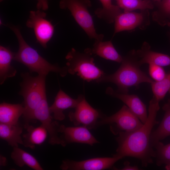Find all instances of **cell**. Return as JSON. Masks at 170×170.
<instances>
[{"mask_svg":"<svg viewBox=\"0 0 170 170\" xmlns=\"http://www.w3.org/2000/svg\"><path fill=\"white\" fill-rule=\"evenodd\" d=\"M159 102L153 96L149 102L146 122L136 131L129 133H121L116 138L118 146L114 155L122 158L125 156L136 158L141 161L142 167L153 163L155 150L150 145V137L153 128L159 122L156 120L160 109Z\"/></svg>","mask_w":170,"mask_h":170,"instance_id":"6da1fadb","label":"cell"},{"mask_svg":"<svg viewBox=\"0 0 170 170\" xmlns=\"http://www.w3.org/2000/svg\"><path fill=\"white\" fill-rule=\"evenodd\" d=\"M138 59L136 51L132 50L122 57L121 65L115 73L110 75L105 73L95 82L114 83L117 87L116 91L124 94L128 93L130 88H138L141 83H151L154 81L141 70Z\"/></svg>","mask_w":170,"mask_h":170,"instance_id":"7a4b0ae2","label":"cell"},{"mask_svg":"<svg viewBox=\"0 0 170 170\" xmlns=\"http://www.w3.org/2000/svg\"><path fill=\"white\" fill-rule=\"evenodd\" d=\"M14 33L19 43V49L15 53L13 60L26 66L31 73L36 72L38 75L47 76L50 72L59 74L62 77L68 73L66 66L61 67L57 64H51L41 56L25 41L19 28L13 25H8Z\"/></svg>","mask_w":170,"mask_h":170,"instance_id":"3957f363","label":"cell"},{"mask_svg":"<svg viewBox=\"0 0 170 170\" xmlns=\"http://www.w3.org/2000/svg\"><path fill=\"white\" fill-rule=\"evenodd\" d=\"M22 81L20 84L19 93L24 99L25 110L23 115L26 124L31 121L33 110L46 96L45 88L46 76L38 75L33 76L28 72L21 74Z\"/></svg>","mask_w":170,"mask_h":170,"instance_id":"277c9868","label":"cell"},{"mask_svg":"<svg viewBox=\"0 0 170 170\" xmlns=\"http://www.w3.org/2000/svg\"><path fill=\"white\" fill-rule=\"evenodd\" d=\"M90 48L81 52L72 48L65 56L68 72L72 75L76 74L88 82L99 78L105 73L96 66Z\"/></svg>","mask_w":170,"mask_h":170,"instance_id":"5b68a950","label":"cell"},{"mask_svg":"<svg viewBox=\"0 0 170 170\" xmlns=\"http://www.w3.org/2000/svg\"><path fill=\"white\" fill-rule=\"evenodd\" d=\"M91 6L90 0H60L59 2L60 8L70 11L76 22L89 38L102 41L104 35L96 32L93 18L88 10Z\"/></svg>","mask_w":170,"mask_h":170,"instance_id":"8992f818","label":"cell"},{"mask_svg":"<svg viewBox=\"0 0 170 170\" xmlns=\"http://www.w3.org/2000/svg\"><path fill=\"white\" fill-rule=\"evenodd\" d=\"M143 124L128 107L124 104L114 114L109 116L104 114L97 123V128L104 125H109L112 133L117 135L121 133H132L139 128Z\"/></svg>","mask_w":170,"mask_h":170,"instance_id":"52a82bcc","label":"cell"},{"mask_svg":"<svg viewBox=\"0 0 170 170\" xmlns=\"http://www.w3.org/2000/svg\"><path fill=\"white\" fill-rule=\"evenodd\" d=\"M54 119L49 110L47 97L45 96L33 110L31 120L39 121L47 130L49 136L48 143L51 145H61L62 142L60 138L64 125H60Z\"/></svg>","mask_w":170,"mask_h":170,"instance_id":"ba28073f","label":"cell"},{"mask_svg":"<svg viewBox=\"0 0 170 170\" xmlns=\"http://www.w3.org/2000/svg\"><path fill=\"white\" fill-rule=\"evenodd\" d=\"M46 13L41 10L31 11L26 23L27 27L33 30L37 42L44 48L47 47V43L54 32V26L46 19Z\"/></svg>","mask_w":170,"mask_h":170,"instance_id":"9c48e42d","label":"cell"},{"mask_svg":"<svg viewBox=\"0 0 170 170\" xmlns=\"http://www.w3.org/2000/svg\"><path fill=\"white\" fill-rule=\"evenodd\" d=\"M75 109L74 112L71 111L68 114L70 120L75 126L82 125L89 129L97 128V123L104 115L92 107L85 97Z\"/></svg>","mask_w":170,"mask_h":170,"instance_id":"30bf717a","label":"cell"},{"mask_svg":"<svg viewBox=\"0 0 170 170\" xmlns=\"http://www.w3.org/2000/svg\"><path fill=\"white\" fill-rule=\"evenodd\" d=\"M122 159L113 155L112 157H97L82 161L66 159L62 161L60 168L62 170H101L111 168Z\"/></svg>","mask_w":170,"mask_h":170,"instance_id":"8fae6325","label":"cell"},{"mask_svg":"<svg viewBox=\"0 0 170 170\" xmlns=\"http://www.w3.org/2000/svg\"><path fill=\"white\" fill-rule=\"evenodd\" d=\"M115 22L114 35L119 32L137 27L144 29L150 24L149 13L147 10L138 13L124 12L116 17Z\"/></svg>","mask_w":170,"mask_h":170,"instance_id":"7c38bea8","label":"cell"},{"mask_svg":"<svg viewBox=\"0 0 170 170\" xmlns=\"http://www.w3.org/2000/svg\"><path fill=\"white\" fill-rule=\"evenodd\" d=\"M60 138L62 146L65 147L71 143H79L93 146L99 143L86 127L76 126L74 127H66L63 128Z\"/></svg>","mask_w":170,"mask_h":170,"instance_id":"4fadbf2b","label":"cell"},{"mask_svg":"<svg viewBox=\"0 0 170 170\" xmlns=\"http://www.w3.org/2000/svg\"><path fill=\"white\" fill-rule=\"evenodd\" d=\"M105 93L123 102L143 123L146 122L148 118L146 106L138 96L118 93L109 87L106 89Z\"/></svg>","mask_w":170,"mask_h":170,"instance_id":"5bb4252c","label":"cell"},{"mask_svg":"<svg viewBox=\"0 0 170 170\" xmlns=\"http://www.w3.org/2000/svg\"><path fill=\"white\" fill-rule=\"evenodd\" d=\"M84 97L82 95H80L77 99H73L60 88L54 103L49 107L50 113L53 114L54 119L59 121L64 120L65 116L63 111L68 108H75Z\"/></svg>","mask_w":170,"mask_h":170,"instance_id":"9a60e30c","label":"cell"},{"mask_svg":"<svg viewBox=\"0 0 170 170\" xmlns=\"http://www.w3.org/2000/svg\"><path fill=\"white\" fill-rule=\"evenodd\" d=\"M150 47L145 42L140 49L136 51L139 58V62L141 65L145 64H152L162 66L170 65V57L167 55L154 52L150 50Z\"/></svg>","mask_w":170,"mask_h":170,"instance_id":"2e32d148","label":"cell"},{"mask_svg":"<svg viewBox=\"0 0 170 170\" xmlns=\"http://www.w3.org/2000/svg\"><path fill=\"white\" fill-rule=\"evenodd\" d=\"M26 132L22 135L23 145L26 147L34 149L36 145L42 144L46 139L48 132L42 125L34 127L29 124H25Z\"/></svg>","mask_w":170,"mask_h":170,"instance_id":"e0dca14e","label":"cell"},{"mask_svg":"<svg viewBox=\"0 0 170 170\" xmlns=\"http://www.w3.org/2000/svg\"><path fill=\"white\" fill-rule=\"evenodd\" d=\"M23 127L19 123L16 124H7L0 123V138L6 141L8 144L12 147H19V144H23L21 134Z\"/></svg>","mask_w":170,"mask_h":170,"instance_id":"ac0fdd59","label":"cell"},{"mask_svg":"<svg viewBox=\"0 0 170 170\" xmlns=\"http://www.w3.org/2000/svg\"><path fill=\"white\" fill-rule=\"evenodd\" d=\"M25 110L23 104H11L3 102L0 104V123L10 124L19 123L20 117Z\"/></svg>","mask_w":170,"mask_h":170,"instance_id":"d6986e66","label":"cell"},{"mask_svg":"<svg viewBox=\"0 0 170 170\" xmlns=\"http://www.w3.org/2000/svg\"><path fill=\"white\" fill-rule=\"evenodd\" d=\"M15 53L8 47L0 46V83L3 84L8 78L14 76L16 70L11 65Z\"/></svg>","mask_w":170,"mask_h":170,"instance_id":"ffe728a7","label":"cell"},{"mask_svg":"<svg viewBox=\"0 0 170 170\" xmlns=\"http://www.w3.org/2000/svg\"><path fill=\"white\" fill-rule=\"evenodd\" d=\"M90 51L92 54L98 55L106 60L121 63L122 56L116 51L111 41L103 42L95 40Z\"/></svg>","mask_w":170,"mask_h":170,"instance_id":"44dd1931","label":"cell"},{"mask_svg":"<svg viewBox=\"0 0 170 170\" xmlns=\"http://www.w3.org/2000/svg\"><path fill=\"white\" fill-rule=\"evenodd\" d=\"M165 113L163 119L157 128L152 132L150 137L151 146H154L161 140L170 136V99L163 106Z\"/></svg>","mask_w":170,"mask_h":170,"instance_id":"7402d4cb","label":"cell"},{"mask_svg":"<svg viewBox=\"0 0 170 170\" xmlns=\"http://www.w3.org/2000/svg\"><path fill=\"white\" fill-rule=\"evenodd\" d=\"M13 148L10 156L14 164L17 166L22 167L26 165L35 170H43L33 156L19 147Z\"/></svg>","mask_w":170,"mask_h":170,"instance_id":"603a6c76","label":"cell"},{"mask_svg":"<svg viewBox=\"0 0 170 170\" xmlns=\"http://www.w3.org/2000/svg\"><path fill=\"white\" fill-rule=\"evenodd\" d=\"M102 7L97 8L94 11L97 16L108 24L115 21L116 17L121 13L120 8L112 4L111 0H99Z\"/></svg>","mask_w":170,"mask_h":170,"instance_id":"cb8c5ba5","label":"cell"},{"mask_svg":"<svg viewBox=\"0 0 170 170\" xmlns=\"http://www.w3.org/2000/svg\"><path fill=\"white\" fill-rule=\"evenodd\" d=\"M118 6L124 12H130L139 9L145 10L152 9L154 5L150 0H116Z\"/></svg>","mask_w":170,"mask_h":170,"instance_id":"d4e9b609","label":"cell"},{"mask_svg":"<svg viewBox=\"0 0 170 170\" xmlns=\"http://www.w3.org/2000/svg\"><path fill=\"white\" fill-rule=\"evenodd\" d=\"M153 96L159 102L163 99L170 90V72L162 80L150 84Z\"/></svg>","mask_w":170,"mask_h":170,"instance_id":"484cf974","label":"cell"},{"mask_svg":"<svg viewBox=\"0 0 170 170\" xmlns=\"http://www.w3.org/2000/svg\"><path fill=\"white\" fill-rule=\"evenodd\" d=\"M156 150V164L159 166L170 164V143L164 145L160 141L153 147Z\"/></svg>","mask_w":170,"mask_h":170,"instance_id":"4316f807","label":"cell"},{"mask_svg":"<svg viewBox=\"0 0 170 170\" xmlns=\"http://www.w3.org/2000/svg\"><path fill=\"white\" fill-rule=\"evenodd\" d=\"M159 3V10L152 14L153 19L157 22L163 15L170 16V0H162Z\"/></svg>","mask_w":170,"mask_h":170,"instance_id":"83f0119b","label":"cell"},{"mask_svg":"<svg viewBox=\"0 0 170 170\" xmlns=\"http://www.w3.org/2000/svg\"><path fill=\"white\" fill-rule=\"evenodd\" d=\"M149 72L150 77L156 82L162 80L166 75L162 66L155 64H149Z\"/></svg>","mask_w":170,"mask_h":170,"instance_id":"f1b7e54d","label":"cell"},{"mask_svg":"<svg viewBox=\"0 0 170 170\" xmlns=\"http://www.w3.org/2000/svg\"><path fill=\"white\" fill-rule=\"evenodd\" d=\"M36 7L37 9L45 11L48 8V0H37Z\"/></svg>","mask_w":170,"mask_h":170,"instance_id":"f546056e","label":"cell"},{"mask_svg":"<svg viewBox=\"0 0 170 170\" xmlns=\"http://www.w3.org/2000/svg\"><path fill=\"white\" fill-rule=\"evenodd\" d=\"M124 167L120 169L122 170H138L139 168L137 166H132L130 165V162L128 161H126L124 163Z\"/></svg>","mask_w":170,"mask_h":170,"instance_id":"4dcf8cb0","label":"cell"},{"mask_svg":"<svg viewBox=\"0 0 170 170\" xmlns=\"http://www.w3.org/2000/svg\"><path fill=\"white\" fill-rule=\"evenodd\" d=\"M7 161L6 158L0 154V165L1 166H6L7 165Z\"/></svg>","mask_w":170,"mask_h":170,"instance_id":"1f68e13d","label":"cell"},{"mask_svg":"<svg viewBox=\"0 0 170 170\" xmlns=\"http://www.w3.org/2000/svg\"><path fill=\"white\" fill-rule=\"evenodd\" d=\"M165 168L167 170H170V164L166 165Z\"/></svg>","mask_w":170,"mask_h":170,"instance_id":"d6a6232c","label":"cell"},{"mask_svg":"<svg viewBox=\"0 0 170 170\" xmlns=\"http://www.w3.org/2000/svg\"><path fill=\"white\" fill-rule=\"evenodd\" d=\"M155 2H160L162 0H152Z\"/></svg>","mask_w":170,"mask_h":170,"instance_id":"836d02e7","label":"cell"},{"mask_svg":"<svg viewBox=\"0 0 170 170\" xmlns=\"http://www.w3.org/2000/svg\"><path fill=\"white\" fill-rule=\"evenodd\" d=\"M167 24L168 26H170V22H168Z\"/></svg>","mask_w":170,"mask_h":170,"instance_id":"e575fe53","label":"cell"},{"mask_svg":"<svg viewBox=\"0 0 170 170\" xmlns=\"http://www.w3.org/2000/svg\"><path fill=\"white\" fill-rule=\"evenodd\" d=\"M3 0H0V2H2Z\"/></svg>","mask_w":170,"mask_h":170,"instance_id":"d590c367","label":"cell"}]
</instances>
